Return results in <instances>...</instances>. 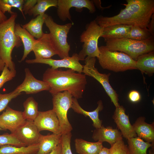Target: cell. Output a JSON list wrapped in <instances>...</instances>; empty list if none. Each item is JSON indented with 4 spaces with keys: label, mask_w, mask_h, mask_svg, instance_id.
Instances as JSON below:
<instances>
[{
    "label": "cell",
    "mask_w": 154,
    "mask_h": 154,
    "mask_svg": "<svg viewBox=\"0 0 154 154\" xmlns=\"http://www.w3.org/2000/svg\"><path fill=\"white\" fill-rule=\"evenodd\" d=\"M7 145L17 147L26 146L13 133H5L0 135V146Z\"/></svg>",
    "instance_id": "33"
},
{
    "label": "cell",
    "mask_w": 154,
    "mask_h": 154,
    "mask_svg": "<svg viewBox=\"0 0 154 154\" xmlns=\"http://www.w3.org/2000/svg\"><path fill=\"white\" fill-rule=\"evenodd\" d=\"M26 120L22 112L13 109L9 106L0 115V126L3 130H8L13 133Z\"/></svg>",
    "instance_id": "14"
},
{
    "label": "cell",
    "mask_w": 154,
    "mask_h": 154,
    "mask_svg": "<svg viewBox=\"0 0 154 154\" xmlns=\"http://www.w3.org/2000/svg\"><path fill=\"white\" fill-rule=\"evenodd\" d=\"M93 1L95 5H96V6L98 7V8L102 10H103L105 9L109 8L111 6V5H110L106 7H103L101 6V3L100 0H93Z\"/></svg>",
    "instance_id": "42"
},
{
    "label": "cell",
    "mask_w": 154,
    "mask_h": 154,
    "mask_svg": "<svg viewBox=\"0 0 154 154\" xmlns=\"http://www.w3.org/2000/svg\"><path fill=\"white\" fill-rule=\"evenodd\" d=\"M112 117L123 137L128 139L137 137L133 127L130 123L129 116L126 114L123 106H120L116 108Z\"/></svg>",
    "instance_id": "16"
},
{
    "label": "cell",
    "mask_w": 154,
    "mask_h": 154,
    "mask_svg": "<svg viewBox=\"0 0 154 154\" xmlns=\"http://www.w3.org/2000/svg\"><path fill=\"white\" fill-rule=\"evenodd\" d=\"M125 38L136 40H144L154 38L147 28L137 26H132Z\"/></svg>",
    "instance_id": "30"
},
{
    "label": "cell",
    "mask_w": 154,
    "mask_h": 154,
    "mask_svg": "<svg viewBox=\"0 0 154 154\" xmlns=\"http://www.w3.org/2000/svg\"><path fill=\"white\" fill-rule=\"evenodd\" d=\"M98 106L94 110L88 112L84 110L79 105L77 99L74 97L72 98V103L71 108L74 112L84 115L85 116H88L93 121V125L96 129L101 127L102 121L99 117V113L103 109V106L102 101L100 100L98 102Z\"/></svg>",
    "instance_id": "21"
},
{
    "label": "cell",
    "mask_w": 154,
    "mask_h": 154,
    "mask_svg": "<svg viewBox=\"0 0 154 154\" xmlns=\"http://www.w3.org/2000/svg\"><path fill=\"white\" fill-rule=\"evenodd\" d=\"M38 103L32 97H28L24 102V108L22 112L23 117L26 120L34 121L38 114Z\"/></svg>",
    "instance_id": "29"
},
{
    "label": "cell",
    "mask_w": 154,
    "mask_h": 154,
    "mask_svg": "<svg viewBox=\"0 0 154 154\" xmlns=\"http://www.w3.org/2000/svg\"><path fill=\"white\" fill-rule=\"evenodd\" d=\"M57 14L59 19L65 21L67 19L71 21L70 10L75 7L77 10H82L83 8L87 9L89 12L94 13L96 11L93 1L90 0H58Z\"/></svg>",
    "instance_id": "10"
},
{
    "label": "cell",
    "mask_w": 154,
    "mask_h": 154,
    "mask_svg": "<svg viewBox=\"0 0 154 154\" xmlns=\"http://www.w3.org/2000/svg\"><path fill=\"white\" fill-rule=\"evenodd\" d=\"M97 58L102 67L115 72L137 69L136 61L124 52L109 50L105 46L99 47Z\"/></svg>",
    "instance_id": "5"
},
{
    "label": "cell",
    "mask_w": 154,
    "mask_h": 154,
    "mask_svg": "<svg viewBox=\"0 0 154 154\" xmlns=\"http://www.w3.org/2000/svg\"><path fill=\"white\" fill-rule=\"evenodd\" d=\"M24 1V0H0V9L4 14L5 12H7L12 15L16 13L11 11L12 7L17 8L21 12L25 19L23 11Z\"/></svg>",
    "instance_id": "32"
},
{
    "label": "cell",
    "mask_w": 154,
    "mask_h": 154,
    "mask_svg": "<svg viewBox=\"0 0 154 154\" xmlns=\"http://www.w3.org/2000/svg\"><path fill=\"white\" fill-rule=\"evenodd\" d=\"M25 77L23 82L15 89L19 93L24 92L27 94H34L43 91H49L50 87L45 82L36 78L29 68L25 69Z\"/></svg>",
    "instance_id": "15"
},
{
    "label": "cell",
    "mask_w": 154,
    "mask_h": 154,
    "mask_svg": "<svg viewBox=\"0 0 154 154\" xmlns=\"http://www.w3.org/2000/svg\"><path fill=\"white\" fill-rule=\"evenodd\" d=\"M58 0H37L36 4L29 11L28 14L35 17L45 12L51 7H57Z\"/></svg>",
    "instance_id": "31"
},
{
    "label": "cell",
    "mask_w": 154,
    "mask_h": 154,
    "mask_svg": "<svg viewBox=\"0 0 154 154\" xmlns=\"http://www.w3.org/2000/svg\"><path fill=\"white\" fill-rule=\"evenodd\" d=\"M33 51L36 59L51 58L57 54L49 33H44L41 38L36 40Z\"/></svg>",
    "instance_id": "17"
},
{
    "label": "cell",
    "mask_w": 154,
    "mask_h": 154,
    "mask_svg": "<svg viewBox=\"0 0 154 154\" xmlns=\"http://www.w3.org/2000/svg\"><path fill=\"white\" fill-rule=\"evenodd\" d=\"M122 137L121 132L117 129L110 126L104 127L103 125L96 129L93 132V139L95 141L107 142L112 145L119 138Z\"/></svg>",
    "instance_id": "18"
},
{
    "label": "cell",
    "mask_w": 154,
    "mask_h": 154,
    "mask_svg": "<svg viewBox=\"0 0 154 154\" xmlns=\"http://www.w3.org/2000/svg\"><path fill=\"white\" fill-rule=\"evenodd\" d=\"M37 0H24L23 7V11L25 14H28L29 11L36 4Z\"/></svg>",
    "instance_id": "38"
},
{
    "label": "cell",
    "mask_w": 154,
    "mask_h": 154,
    "mask_svg": "<svg viewBox=\"0 0 154 154\" xmlns=\"http://www.w3.org/2000/svg\"><path fill=\"white\" fill-rule=\"evenodd\" d=\"M71 137V132L62 135L61 142V154H73L70 146Z\"/></svg>",
    "instance_id": "36"
},
{
    "label": "cell",
    "mask_w": 154,
    "mask_h": 154,
    "mask_svg": "<svg viewBox=\"0 0 154 154\" xmlns=\"http://www.w3.org/2000/svg\"><path fill=\"white\" fill-rule=\"evenodd\" d=\"M62 145L61 143L56 147L49 154H61Z\"/></svg>",
    "instance_id": "41"
},
{
    "label": "cell",
    "mask_w": 154,
    "mask_h": 154,
    "mask_svg": "<svg viewBox=\"0 0 154 154\" xmlns=\"http://www.w3.org/2000/svg\"><path fill=\"white\" fill-rule=\"evenodd\" d=\"M151 147L152 149L149 150V154H154V147Z\"/></svg>",
    "instance_id": "46"
},
{
    "label": "cell",
    "mask_w": 154,
    "mask_h": 154,
    "mask_svg": "<svg viewBox=\"0 0 154 154\" xmlns=\"http://www.w3.org/2000/svg\"><path fill=\"white\" fill-rule=\"evenodd\" d=\"M136 61L137 69L149 76L154 73V51L139 56Z\"/></svg>",
    "instance_id": "26"
},
{
    "label": "cell",
    "mask_w": 154,
    "mask_h": 154,
    "mask_svg": "<svg viewBox=\"0 0 154 154\" xmlns=\"http://www.w3.org/2000/svg\"><path fill=\"white\" fill-rule=\"evenodd\" d=\"M33 121L39 132L47 130L53 133L61 134L59 120L52 109L45 111H39Z\"/></svg>",
    "instance_id": "12"
},
{
    "label": "cell",
    "mask_w": 154,
    "mask_h": 154,
    "mask_svg": "<svg viewBox=\"0 0 154 154\" xmlns=\"http://www.w3.org/2000/svg\"><path fill=\"white\" fill-rule=\"evenodd\" d=\"M39 147V143L21 147L5 145L0 146V154H35Z\"/></svg>",
    "instance_id": "27"
},
{
    "label": "cell",
    "mask_w": 154,
    "mask_h": 154,
    "mask_svg": "<svg viewBox=\"0 0 154 154\" xmlns=\"http://www.w3.org/2000/svg\"><path fill=\"white\" fill-rule=\"evenodd\" d=\"M15 34L21 39L24 46V51L22 57L20 61H24L28 55L33 50L36 40L19 24H15Z\"/></svg>",
    "instance_id": "22"
},
{
    "label": "cell",
    "mask_w": 154,
    "mask_h": 154,
    "mask_svg": "<svg viewBox=\"0 0 154 154\" xmlns=\"http://www.w3.org/2000/svg\"><path fill=\"white\" fill-rule=\"evenodd\" d=\"M5 65L0 55V72L3 70Z\"/></svg>",
    "instance_id": "45"
},
{
    "label": "cell",
    "mask_w": 154,
    "mask_h": 154,
    "mask_svg": "<svg viewBox=\"0 0 154 154\" xmlns=\"http://www.w3.org/2000/svg\"><path fill=\"white\" fill-rule=\"evenodd\" d=\"M98 154H109V149L103 147Z\"/></svg>",
    "instance_id": "44"
},
{
    "label": "cell",
    "mask_w": 154,
    "mask_h": 154,
    "mask_svg": "<svg viewBox=\"0 0 154 154\" xmlns=\"http://www.w3.org/2000/svg\"><path fill=\"white\" fill-rule=\"evenodd\" d=\"M104 28L100 26L95 20L91 21L80 36V42L83 43L82 48L78 54L80 60H83L86 56L97 57L100 55L98 40Z\"/></svg>",
    "instance_id": "7"
},
{
    "label": "cell",
    "mask_w": 154,
    "mask_h": 154,
    "mask_svg": "<svg viewBox=\"0 0 154 154\" xmlns=\"http://www.w3.org/2000/svg\"><path fill=\"white\" fill-rule=\"evenodd\" d=\"M7 19V16L0 9V24L4 22Z\"/></svg>",
    "instance_id": "43"
},
{
    "label": "cell",
    "mask_w": 154,
    "mask_h": 154,
    "mask_svg": "<svg viewBox=\"0 0 154 154\" xmlns=\"http://www.w3.org/2000/svg\"><path fill=\"white\" fill-rule=\"evenodd\" d=\"M78 54H74L71 56L60 60H55L51 58L27 59L25 61L28 64L42 63L48 65L51 68L55 69L60 68H65L72 70L78 73H82L83 65L80 62Z\"/></svg>",
    "instance_id": "11"
},
{
    "label": "cell",
    "mask_w": 154,
    "mask_h": 154,
    "mask_svg": "<svg viewBox=\"0 0 154 154\" xmlns=\"http://www.w3.org/2000/svg\"><path fill=\"white\" fill-rule=\"evenodd\" d=\"M13 133L26 146L38 143L41 135L34 121L27 120Z\"/></svg>",
    "instance_id": "13"
},
{
    "label": "cell",
    "mask_w": 154,
    "mask_h": 154,
    "mask_svg": "<svg viewBox=\"0 0 154 154\" xmlns=\"http://www.w3.org/2000/svg\"><path fill=\"white\" fill-rule=\"evenodd\" d=\"M126 1L125 7L117 15L111 17L99 15L94 20L104 28L114 25L122 24L147 28L154 13V0Z\"/></svg>",
    "instance_id": "1"
},
{
    "label": "cell",
    "mask_w": 154,
    "mask_h": 154,
    "mask_svg": "<svg viewBox=\"0 0 154 154\" xmlns=\"http://www.w3.org/2000/svg\"><path fill=\"white\" fill-rule=\"evenodd\" d=\"M105 41V46L109 50L124 52L135 61L140 55L154 50V38L139 41L123 38Z\"/></svg>",
    "instance_id": "4"
},
{
    "label": "cell",
    "mask_w": 154,
    "mask_h": 154,
    "mask_svg": "<svg viewBox=\"0 0 154 154\" xmlns=\"http://www.w3.org/2000/svg\"><path fill=\"white\" fill-rule=\"evenodd\" d=\"M127 143L130 154H147V149L154 147V144L144 141L138 137L127 139Z\"/></svg>",
    "instance_id": "28"
},
{
    "label": "cell",
    "mask_w": 154,
    "mask_h": 154,
    "mask_svg": "<svg viewBox=\"0 0 154 154\" xmlns=\"http://www.w3.org/2000/svg\"><path fill=\"white\" fill-rule=\"evenodd\" d=\"M61 134H41L39 140V148L35 154H49L61 142Z\"/></svg>",
    "instance_id": "20"
},
{
    "label": "cell",
    "mask_w": 154,
    "mask_h": 154,
    "mask_svg": "<svg viewBox=\"0 0 154 154\" xmlns=\"http://www.w3.org/2000/svg\"><path fill=\"white\" fill-rule=\"evenodd\" d=\"M16 13L0 24V55L6 65L11 70H15V65L11 56L13 48L22 45L20 38L15 34V21Z\"/></svg>",
    "instance_id": "3"
},
{
    "label": "cell",
    "mask_w": 154,
    "mask_h": 154,
    "mask_svg": "<svg viewBox=\"0 0 154 154\" xmlns=\"http://www.w3.org/2000/svg\"><path fill=\"white\" fill-rule=\"evenodd\" d=\"M131 26L116 24L109 26L104 29L101 37L105 41L111 39L125 38L129 32Z\"/></svg>",
    "instance_id": "24"
},
{
    "label": "cell",
    "mask_w": 154,
    "mask_h": 154,
    "mask_svg": "<svg viewBox=\"0 0 154 154\" xmlns=\"http://www.w3.org/2000/svg\"><path fill=\"white\" fill-rule=\"evenodd\" d=\"M42 80L49 86V91L52 96L67 91L77 99L82 97L87 83L84 74L70 69L62 70L48 68L44 73Z\"/></svg>",
    "instance_id": "2"
},
{
    "label": "cell",
    "mask_w": 154,
    "mask_h": 154,
    "mask_svg": "<svg viewBox=\"0 0 154 154\" xmlns=\"http://www.w3.org/2000/svg\"><path fill=\"white\" fill-rule=\"evenodd\" d=\"M52 96V109L59 120L61 134L70 132L72 127L68 120L67 114L71 108L73 97L67 91L58 93Z\"/></svg>",
    "instance_id": "8"
},
{
    "label": "cell",
    "mask_w": 154,
    "mask_h": 154,
    "mask_svg": "<svg viewBox=\"0 0 154 154\" xmlns=\"http://www.w3.org/2000/svg\"><path fill=\"white\" fill-rule=\"evenodd\" d=\"M96 57H86L83 65L82 72L86 76L92 77L97 80L102 86L106 92L111 99L116 108L120 105L118 103V95L110 85L109 81L110 73H100L95 66Z\"/></svg>",
    "instance_id": "9"
},
{
    "label": "cell",
    "mask_w": 154,
    "mask_h": 154,
    "mask_svg": "<svg viewBox=\"0 0 154 154\" xmlns=\"http://www.w3.org/2000/svg\"><path fill=\"white\" fill-rule=\"evenodd\" d=\"M16 70H11L5 65L0 75V89L6 82L12 80L16 75Z\"/></svg>",
    "instance_id": "37"
},
{
    "label": "cell",
    "mask_w": 154,
    "mask_h": 154,
    "mask_svg": "<svg viewBox=\"0 0 154 154\" xmlns=\"http://www.w3.org/2000/svg\"><path fill=\"white\" fill-rule=\"evenodd\" d=\"M76 152L79 154H98L103 147L102 142L88 141L82 139L74 141Z\"/></svg>",
    "instance_id": "23"
},
{
    "label": "cell",
    "mask_w": 154,
    "mask_h": 154,
    "mask_svg": "<svg viewBox=\"0 0 154 154\" xmlns=\"http://www.w3.org/2000/svg\"><path fill=\"white\" fill-rule=\"evenodd\" d=\"M46 15V14L45 13L38 15L27 23L21 25V26L34 38L39 39L42 36L44 33L42 31V26L44 23Z\"/></svg>",
    "instance_id": "25"
},
{
    "label": "cell",
    "mask_w": 154,
    "mask_h": 154,
    "mask_svg": "<svg viewBox=\"0 0 154 154\" xmlns=\"http://www.w3.org/2000/svg\"><path fill=\"white\" fill-rule=\"evenodd\" d=\"M129 100L133 103H137L140 100L141 96L139 92L136 90H132L128 94Z\"/></svg>",
    "instance_id": "39"
},
{
    "label": "cell",
    "mask_w": 154,
    "mask_h": 154,
    "mask_svg": "<svg viewBox=\"0 0 154 154\" xmlns=\"http://www.w3.org/2000/svg\"><path fill=\"white\" fill-rule=\"evenodd\" d=\"M1 130H3V129L1 128V127L0 126V131H1Z\"/></svg>",
    "instance_id": "47"
},
{
    "label": "cell",
    "mask_w": 154,
    "mask_h": 154,
    "mask_svg": "<svg viewBox=\"0 0 154 154\" xmlns=\"http://www.w3.org/2000/svg\"><path fill=\"white\" fill-rule=\"evenodd\" d=\"M109 154H130L128 147L125 144L122 137L111 145L109 149Z\"/></svg>",
    "instance_id": "34"
},
{
    "label": "cell",
    "mask_w": 154,
    "mask_h": 154,
    "mask_svg": "<svg viewBox=\"0 0 154 154\" xmlns=\"http://www.w3.org/2000/svg\"><path fill=\"white\" fill-rule=\"evenodd\" d=\"M44 23L49 31L50 38L57 54L61 59L69 57L70 47L67 41V38L73 23L58 24L54 21L51 16L47 14Z\"/></svg>",
    "instance_id": "6"
},
{
    "label": "cell",
    "mask_w": 154,
    "mask_h": 154,
    "mask_svg": "<svg viewBox=\"0 0 154 154\" xmlns=\"http://www.w3.org/2000/svg\"><path fill=\"white\" fill-rule=\"evenodd\" d=\"M151 35H154V13L152 15L151 20L147 28Z\"/></svg>",
    "instance_id": "40"
},
{
    "label": "cell",
    "mask_w": 154,
    "mask_h": 154,
    "mask_svg": "<svg viewBox=\"0 0 154 154\" xmlns=\"http://www.w3.org/2000/svg\"><path fill=\"white\" fill-rule=\"evenodd\" d=\"M15 90L13 91L4 94L0 93V113L4 110L8 106L9 103L13 99L20 95Z\"/></svg>",
    "instance_id": "35"
},
{
    "label": "cell",
    "mask_w": 154,
    "mask_h": 154,
    "mask_svg": "<svg viewBox=\"0 0 154 154\" xmlns=\"http://www.w3.org/2000/svg\"><path fill=\"white\" fill-rule=\"evenodd\" d=\"M145 119L144 117H140L132 125L138 137L154 144V123L148 124L145 121Z\"/></svg>",
    "instance_id": "19"
}]
</instances>
